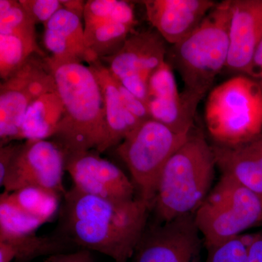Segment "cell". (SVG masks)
<instances>
[{
	"label": "cell",
	"mask_w": 262,
	"mask_h": 262,
	"mask_svg": "<svg viewBox=\"0 0 262 262\" xmlns=\"http://www.w3.org/2000/svg\"><path fill=\"white\" fill-rule=\"evenodd\" d=\"M208 133L215 144H245L262 133V94L257 82L239 75L211 90L205 110Z\"/></svg>",
	"instance_id": "cell-5"
},
{
	"label": "cell",
	"mask_w": 262,
	"mask_h": 262,
	"mask_svg": "<svg viewBox=\"0 0 262 262\" xmlns=\"http://www.w3.org/2000/svg\"><path fill=\"white\" fill-rule=\"evenodd\" d=\"M63 8L70 10L72 13L83 18L86 2L82 0H61Z\"/></svg>",
	"instance_id": "cell-31"
},
{
	"label": "cell",
	"mask_w": 262,
	"mask_h": 262,
	"mask_svg": "<svg viewBox=\"0 0 262 262\" xmlns=\"http://www.w3.org/2000/svg\"><path fill=\"white\" fill-rule=\"evenodd\" d=\"M249 77L257 82L262 94V41L253 56Z\"/></svg>",
	"instance_id": "cell-30"
},
{
	"label": "cell",
	"mask_w": 262,
	"mask_h": 262,
	"mask_svg": "<svg viewBox=\"0 0 262 262\" xmlns=\"http://www.w3.org/2000/svg\"><path fill=\"white\" fill-rule=\"evenodd\" d=\"M194 213L167 222H148L133 255V262H203L204 239Z\"/></svg>",
	"instance_id": "cell-10"
},
{
	"label": "cell",
	"mask_w": 262,
	"mask_h": 262,
	"mask_svg": "<svg viewBox=\"0 0 262 262\" xmlns=\"http://www.w3.org/2000/svg\"><path fill=\"white\" fill-rule=\"evenodd\" d=\"M247 244L246 234L206 248L208 256L205 262H246Z\"/></svg>",
	"instance_id": "cell-24"
},
{
	"label": "cell",
	"mask_w": 262,
	"mask_h": 262,
	"mask_svg": "<svg viewBox=\"0 0 262 262\" xmlns=\"http://www.w3.org/2000/svg\"><path fill=\"white\" fill-rule=\"evenodd\" d=\"M65 153L53 141H26L15 155L1 187L11 192L39 187L64 196Z\"/></svg>",
	"instance_id": "cell-11"
},
{
	"label": "cell",
	"mask_w": 262,
	"mask_h": 262,
	"mask_svg": "<svg viewBox=\"0 0 262 262\" xmlns=\"http://www.w3.org/2000/svg\"><path fill=\"white\" fill-rule=\"evenodd\" d=\"M212 146L215 164L222 171L256 194L262 201V165L249 142L236 146Z\"/></svg>",
	"instance_id": "cell-17"
},
{
	"label": "cell",
	"mask_w": 262,
	"mask_h": 262,
	"mask_svg": "<svg viewBox=\"0 0 262 262\" xmlns=\"http://www.w3.org/2000/svg\"><path fill=\"white\" fill-rule=\"evenodd\" d=\"M34 24H46L58 10L63 8L58 0H19Z\"/></svg>",
	"instance_id": "cell-25"
},
{
	"label": "cell",
	"mask_w": 262,
	"mask_h": 262,
	"mask_svg": "<svg viewBox=\"0 0 262 262\" xmlns=\"http://www.w3.org/2000/svg\"><path fill=\"white\" fill-rule=\"evenodd\" d=\"M136 32V27L117 21H103L84 25L85 46L96 60L113 56L127 38Z\"/></svg>",
	"instance_id": "cell-21"
},
{
	"label": "cell",
	"mask_w": 262,
	"mask_h": 262,
	"mask_svg": "<svg viewBox=\"0 0 262 262\" xmlns=\"http://www.w3.org/2000/svg\"><path fill=\"white\" fill-rule=\"evenodd\" d=\"M113 79L122 102L127 110L141 122L151 119L146 103L143 102L139 98L136 97L135 95L131 93L127 88L116 80L115 77H113Z\"/></svg>",
	"instance_id": "cell-26"
},
{
	"label": "cell",
	"mask_w": 262,
	"mask_h": 262,
	"mask_svg": "<svg viewBox=\"0 0 262 262\" xmlns=\"http://www.w3.org/2000/svg\"><path fill=\"white\" fill-rule=\"evenodd\" d=\"M102 91L107 125V140L103 151L118 146L141 122L127 110L122 102L113 75L101 60L89 64Z\"/></svg>",
	"instance_id": "cell-16"
},
{
	"label": "cell",
	"mask_w": 262,
	"mask_h": 262,
	"mask_svg": "<svg viewBox=\"0 0 262 262\" xmlns=\"http://www.w3.org/2000/svg\"><path fill=\"white\" fill-rule=\"evenodd\" d=\"M250 145L253 148V151L257 155L258 159L262 165V133L257 137L251 141H248Z\"/></svg>",
	"instance_id": "cell-32"
},
{
	"label": "cell",
	"mask_w": 262,
	"mask_h": 262,
	"mask_svg": "<svg viewBox=\"0 0 262 262\" xmlns=\"http://www.w3.org/2000/svg\"><path fill=\"white\" fill-rule=\"evenodd\" d=\"M24 214L46 224L53 220L59 208L60 194L39 187H25L15 192H3Z\"/></svg>",
	"instance_id": "cell-22"
},
{
	"label": "cell",
	"mask_w": 262,
	"mask_h": 262,
	"mask_svg": "<svg viewBox=\"0 0 262 262\" xmlns=\"http://www.w3.org/2000/svg\"><path fill=\"white\" fill-rule=\"evenodd\" d=\"M63 105V116L51 140L65 155L96 150L104 152L107 125L102 91L94 71L77 60L46 57Z\"/></svg>",
	"instance_id": "cell-2"
},
{
	"label": "cell",
	"mask_w": 262,
	"mask_h": 262,
	"mask_svg": "<svg viewBox=\"0 0 262 262\" xmlns=\"http://www.w3.org/2000/svg\"><path fill=\"white\" fill-rule=\"evenodd\" d=\"M77 248L61 236L39 237L35 233L0 239V262H31L42 256L72 252Z\"/></svg>",
	"instance_id": "cell-19"
},
{
	"label": "cell",
	"mask_w": 262,
	"mask_h": 262,
	"mask_svg": "<svg viewBox=\"0 0 262 262\" xmlns=\"http://www.w3.org/2000/svg\"><path fill=\"white\" fill-rule=\"evenodd\" d=\"M146 16L169 44L187 37L216 5L211 0H145Z\"/></svg>",
	"instance_id": "cell-14"
},
{
	"label": "cell",
	"mask_w": 262,
	"mask_h": 262,
	"mask_svg": "<svg viewBox=\"0 0 262 262\" xmlns=\"http://www.w3.org/2000/svg\"></svg>",
	"instance_id": "cell-34"
},
{
	"label": "cell",
	"mask_w": 262,
	"mask_h": 262,
	"mask_svg": "<svg viewBox=\"0 0 262 262\" xmlns=\"http://www.w3.org/2000/svg\"><path fill=\"white\" fill-rule=\"evenodd\" d=\"M63 105L58 91L42 95L31 103L22 119L18 141L51 139L63 116Z\"/></svg>",
	"instance_id": "cell-18"
},
{
	"label": "cell",
	"mask_w": 262,
	"mask_h": 262,
	"mask_svg": "<svg viewBox=\"0 0 262 262\" xmlns=\"http://www.w3.org/2000/svg\"><path fill=\"white\" fill-rule=\"evenodd\" d=\"M246 262H262V232L248 234Z\"/></svg>",
	"instance_id": "cell-29"
},
{
	"label": "cell",
	"mask_w": 262,
	"mask_h": 262,
	"mask_svg": "<svg viewBox=\"0 0 262 262\" xmlns=\"http://www.w3.org/2000/svg\"><path fill=\"white\" fill-rule=\"evenodd\" d=\"M21 144L11 142L0 147V186L4 182L13 158Z\"/></svg>",
	"instance_id": "cell-27"
},
{
	"label": "cell",
	"mask_w": 262,
	"mask_h": 262,
	"mask_svg": "<svg viewBox=\"0 0 262 262\" xmlns=\"http://www.w3.org/2000/svg\"><path fill=\"white\" fill-rule=\"evenodd\" d=\"M215 167L212 146L201 131L193 129L160 175L151 210L156 222L195 213L211 192Z\"/></svg>",
	"instance_id": "cell-3"
},
{
	"label": "cell",
	"mask_w": 262,
	"mask_h": 262,
	"mask_svg": "<svg viewBox=\"0 0 262 262\" xmlns=\"http://www.w3.org/2000/svg\"><path fill=\"white\" fill-rule=\"evenodd\" d=\"M46 58L38 46L36 31L15 30L0 32V77L9 78L18 72L33 56Z\"/></svg>",
	"instance_id": "cell-20"
},
{
	"label": "cell",
	"mask_w": 262,
	"mask_h": 262,
	"mask_svg": "<svg viewBox=\"0 0 262 262\" xmlns=\"http://www.w3.org/2000/svg\"><path fill=\"white\" fill-rule=\"evenodd\" d=\"M56 91L46 58L32 57L0 85V147L18 141L19 129L27 108L42 95Z\"/></svg>",
	"instance_id": "cell-8"
},
{
	"label": "cell",
	"mask_w": 262,
	"mask_h": 262,
	"mask_svg": "<svg viewBox=\"0 0 262 262\" xmlns=\"http://www.w3.org/2000/svg\"><path fill=\"white\" fill-rule=\"evenodd\" d=\"M150 211L151 207L139 196L115 201L73 187L63 196L56 234L79 249L127 262L144 234Z\"/></svg>",
	"instance_id": "cell-1"
},
{
	"label": "cell",
	"mask_w": 262,
	"mask_h": 262,
	"mask_svg": "<svg viewBox=\"0 0 262 262\" xmlns=\"http://www.w3.org/2000/svg\"><path fill=\"white\" fill-rule=\"evenodd\" d=\"M166 43L156 30L135 32L116 53L100 60L116 80L146 103L150 77L166 61Z\"/></svg>",
	"instance_id": "cell-9"
},
{
	"label": "cell",
	"mask_w": 262,
	"mask_h": 262,
	"mask_svg": "<svg viewBox=\"0 0 262 262\" xmlns=\"http://www.w3.org/2000/svg\"><path fill=\"white\" fill-rule=\"evenodd\" d=\"M65 171L81 192L115 201L134 199L136 187L115 164L96 150L65 155Z\"/></svg>",
	"instance_id": "cell-12"
},
{
	"label": "cell",
	"mask_w": 262,
	"mask_h": 262,
	"mask_svg": "<svg viewBox=\"0 0 262 262\" xmlns=\"http://www.w3.org/2000/svg\"><path fill=\"white\" fill-rule=\"evenodd\" d=\"M43 42L52 57L62 60H77L86 63L98 61L85 46L82 18L62 8L45 24Z\"/></svg>",
	"instance_id": "cell-15"
},
{
	"label": "cell",
	"mask_w": 262,
	"mask_h": 262,
	"mask_svg": "<svg viewBox=\"0 0 262 262\" xmlns=\"http://www.w3.org/2000/svg\"><path fill=\"white\" fill-rule=\"evenodd\" d=\"M190 134H178L149 119L117 146V155L127 165L139 198L151 210L164 167Z\"/></svg>",
	"instance_id": "cell-7"
},
{
	"label": "cell",
	"mask_w": 262,
	"mask_h": 262,
	"mask_svg": "<svg viewBox=\"0 0 262 262\" xmlns=\"http://www.w3.org/2000/svg\"><path fill=\"white\" fill-rule=\"evenodd\" d=\"M227 68L249 77L262 41V0H231Z\"/></svg>",
	"instance_id": "cell-13"
},
{
	"label": "cell",
	"mask_w": 262,
	"mask_h": 262,
	"mask_svg": "<svg viewBox=\"0 0 262 262\" xmlns=\"http://www.w3.org/2000/svg\"><path fill=\"white\" fill-rule=\"evenodd\" d=\"M231 0L216 3L187 37L168 49L166 61L184 82L182 92L199 104L227 67Z\"/></svg>",
	"instance_id": "cell-4"
},
{
	"label": "cell",
	"mask_w": 262,
	"mask_h": 262,
	"mask_svg": "<svg viewBox=\"0 0 262 262\" xmlns=\"http://www.w3.org/2000/svg\"><path fill=\"white\" fill-rule=\"evenodd\" d=\"M194 220L205 246L210 247L262 225V201L232 177L222 174L194 213Z\"/></svg>",
	"instance_id": "cell-6"
},
{
	"label": "cell",
	"mask_w": 262,
	"mask_h": 262,
	"mask_svg": "<svg viewBox=\"0 0 262 262\" xmlns=\"http://www.w3.org/2000/svg\"><path fill=\"white\" fill-rule=\"evenodd\" d=\"M84 25L103 21H117L136 27L134 5L121 0H89L83 15Z\"/></svg>",
	"instance_id": "cell-23"
},
{
	"label": "cell",
	"mask_w": 262,
	"mask_h": 262,
	"mask_svg": "<svg viewBox=\"0 0 262 262\" xmlns=\"http://www.w3.org/2000/svg\"><path fill=\"white\" fill-rule=\"evenodd\" d=\"M45 262H52V261H51V258H48V259H46V261Z\"/></svg>",
	"instance_id": "cell-33"
},
{
	"label": "cell",
	"mask_w": 262,
	"mask_h": 262,
	"mask_svg": "<svg viewBox=\"0 0 262 262\" xmlns=\"http://www.w3.org/2000/svg\"><path fill=\"white\" fill-rule=\"evenodd\" d=\"M52 262H95L92 251L78 249L72 252L59 253L49 256Z\"/></svg>",
	"instance_id": "cell-28"
}]
</instances>
